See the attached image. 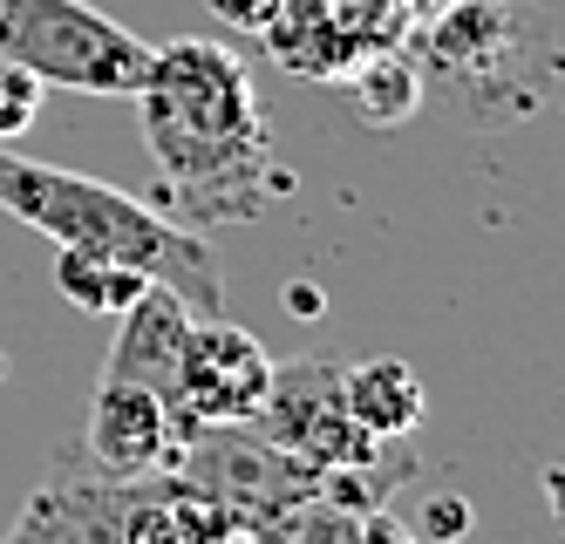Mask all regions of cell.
I'll use <instances>...</instances> for the list:
<instances>
[{
    "mask_svg": "<svg viewBox=\"0 0 565 544\" xmlns=\"http://www.w3.org/2000/svg\"><path fill=\"white\" fill-rule=\"evenodd\" d=\"M130 518V477H109L89 463L83 442L55 449V463L42 483L28 490V504L14 511L0 544H124Z\"/></svg>",
    "mask_w": 565,
    "mask_h": 544,
    "instance_id": "52a82bcc",
    "label": "cell"
},
{
    "mask_svg": "<svg viewBox=\"0 0 565 544\" xmlns=\"http://www.w3.org/2000/svg\"><path fill=\"white\" fill-rule=\"evenodd\" d=\"M55 286H62V300H75L83 313L116 320L157 279H143L137 266H116V259H96V253H62V245H55Z\"/></svg>",
    "mask_w": 565,
    "mask_h": 544,
    "instance_id": "7c38bea8",
    "label": "cell"
},
{
    "mask_svg": "<svg viewBox=\"0 0 565 544\" xmlns=\"http://www.w3.org/2000/svg\"><path fill=\"white\" fill-rule=\"evenodd\" d=\"M266 388H273V354L253 341L246 327H232L225 313L191 320V327H184V348H178L171 395H164L178 456L205 436V429L253 423V408L266 402Z\"/></svg>",
    "mask_w": 565,
    "mask_h": 544,
    "instance_id": "277c9868",
    "label": "cell"
},
{
    "mask_svg": "<svg viewBox=\"0 0 565 544\" xmlns=\"http://www.w3.org/2000/svg\"><path fill=\"white\" fill-rule=\"evenodd\" d=\"M89 463L109 477H150V470H171L178 463V442H171V415L164 395L124 382V374H103L96 402H89V429H83Z\"/></svg>",
    "mask_w": 565,
    "mask_h": 544,
    "instance_id": "ba28073f",
    "label": "cell"
},
{
    "mask_svg": "<svg viewBox=\"0 0 565 544\" xmlns=\"http://www.w3.org/2000/svg\"><path fill=\"white\" fill-rule=\"evenodd\" d=\"M205 8H212L225 28H238V34H266V28L279 21V8H287V0H205Z\"/></svg>",
    "mask_w": 565,
    "mask_h": 544,
    "instance_id": "ac0fdd59",
    "label": "cell"
},
{
    "mask_svg": "<svg viewBox=\"0 0 565 544\" xmlns=\"http://www.w3.org/2000/svg\"><path fill=\"white\" fill-rule=\"evenodd\" d=\"M137 116H143V143L157 157V212H184L191 225L212 218H246L253 212V184L287 191V178L273 171L266 150V116L259 89L238 49L205 34H184L150 49V68L137 82Z\"/></svg>",
    "mask_w": 565,
    "mask_h": 544,
    "instance_id": "6da1fadb",
    "label": "cell"
},
{
    "mask_svg": "<svg viewBox=\"0 0 565 544\" xmlns=\"http://www.w3.org/2000/svg\"><path fill=\"white\" fill-rule=\"evenodd\" d=\"M266 41H273V55L300 75H341L348 55H354V34L320 8V0H287L279 21L266 28Z\"/></svg>",
    "mask_w": 565,
    "mask_h": 544,
    "instance_id": "8fae6325",
    "label": "cell"
},
{
    "mask_svg": "<svg viewBox=\"0 0 565 544\" xmlns=\"http://www.w3.org/2000/svg\"><path fill=\"white\" fill-rule=\"evenodd\" d=\"M354 524H361V518L334 511L328 497H307V504H294L279 524L253 531V544H354Z\"/></svg>",
    "mask_w": 565,
    "mask_h": 544,
    "instance_id": "9a60e30c",
    "label": "cell"
},
{
    "mask_svg": "<svg viewBox=\"0 0 565 544\" xmlns=\"http://www.w3.org/2000/svg\"><path fill=\"white\" fill-rule=\"evenodd\" d=\"M341 408L354 415L361 436H375V442H409V436L423 429L429 395H423V382H416L409 361L382 354V361H354V367H341Z\"/></svg>",
    "mask_w": 565,
    "mask_h": 544,
    "instance_id": "30bf717a",
    "label": "cell"
},
{
    "mask_svg": "<svg viewBox=\"0 0 565 544\" xmlns=\"http://www.w3.org/2000/svg\"><path fill=\"white\" fill-rule=\"evenodd\" d=\"M198 313L178 300L171 286H143L137 300L116 313V348L103 361V374H124V382H143L157 395H171V374H178V348H184V327Z\"/></svg>",
    "mask_w": 565,
    "mask_h": 544,
    "instance_id": "9c48e42d",
    "label": "cell"
},
{
    "mask_svg": "<svg viewBox=\"0 0 565 544\" xmlns=\"http://www.w3.org/2000/svg\"><path fill=\"white\" fill-rule=\"evenodd\" d=\"M0 212H14L28 232L55 238L62 253H96V259H116V266H137L143 279L171 286L198 320L225 313L218 259L205 253V238H191L184 225H171L157 212V204L116 191L103 178L62 171V163L21 157V150L0 143Z\"/></svg>",
    "mask_w": 565,
    "mask_h": 544,
    "instance_id": "7a4b0ae2",
    "label": "cell"
},
{
    "mask_svg": "<svg viewBox=\"0 0 565 544\" xmlns=\"http://www.w3.org/2000/svg\"><path fill=\"white\" fill-rule=\"evenodd\" d=\"M348 75V96L361 109V122H375V130H388V122H409L416 116V96H423V75L402 62V55H369L341 68Z\"/></svg>",
    "mask_w": 565,
    "mask_h": 544,
    "instance_id": "4fadbf2b",
    "label": "cell"
},
{
    "mask_svg": "<svg viewBox=\"0 0 565 544\" xmlns=\"http://www.w3.org/2000/svg\"><path fill=\"white\" fill-rule=\"evenodd\" d=\"M34 116H42V82H34L21 62L0 55V143H14Z\"/></svg>",
    "mask_w": 565,
    "mask_h": 544,
    "instance_id": "2e32d148",
    "label": "cell"
},
{
    "mask_svg": "<svg viewBox=\"0 0 565 544\" xmlns=\"http://www.w3.org/2000/svg\"><path fill=\"white\" fill-rule=\"evenodd\" d=\"M171 470L198 477L205 490H218L225 504L238 511V531H266L279 524L294 504H307V497H320V470H307L300 456H287L279 442H266L253 423H225V429H205Z\"/></svg>",
    "mask_w": 565,
    "mask_h": 544,
    "instance_id": "8992f818",
    "label": "cell"
},
{
    "mask_svg": "<svg viewBox=\"0 0 565 544\" xmlns=\"http://www.w3.org/2000/svg\"><path fill=\"white\" fill-rule=\"evenodd\" d=\"M157 490H164V504H171L178 544H238V537H246V531H238V511L225 504L218 490H205L198 477H184V470H157Z\"/></svg>",
    "mask_w": 565,
    "mask_h": 544,
    "instance_id": "5bb4252c",
    "label": "cell"
},
{
    "mask_svg": "<svg viewBox=\"0 0 565 544\" xmlns=\"http://www.w3.org/2000/svg\"><path fill=\"white\" fill-rule=\"evenodd\" d=\"M279 300H287V313H320V286H307V279H287V292H279Z\"/></svg>",
    "mask_w": 565,
    "mask_h": 544,
    "instance_id": "d6986e66",
    "label": "cell"
},
{
    "mask_svg": "<svg viewBox=\"0 0 565 544\" xmlns=\"http://www.w3.org/2000/svg\"><path fill=\"white\" fill-rule=\"evenodd\" d=\"M253 429L266 442H279L287 456H300L320 477L361 470V463H382V456L409 449V442H375L354 429V415L341 408V361H294V367L273 361V388L253 408Z\"/></svg>",
    "mask_w": 565,
    "mask_h": 544,
    "instance_id": "5b68a950",
    "label": "cell"
},
{
    "mask_svg": "<svg viewBox=\"0 0 565 544\" xmlns=\"http://www.w3.org/2000/svg\"><path fill=\"white\" fill-rule=\"evenodd\" d=\"M409 531H416L423 544H457V537L470 531V504H463V497H429Z\"/></svg>",
    "mask_w": 565,
    "mask_h": 544,
    "instance_id": "e0dca14e",
    "label": "cell"
},
{
    "mask_svg": "<svg viewBox=\"0 0 565 544\" xmlns=\"http://www.w3.org/2000/svg\"><path fill=\"white\" fill-rule=\"evenodd\" d=\"M0 55L21 62L42 89L137 96L150 41H137L89 0H0Z\"/></svg>",
    "mask_w": 565,
    "mask_h": 544,
    "instance_id": "3957f363",
    "label": "cell"
}]
</instances>
